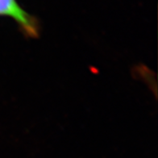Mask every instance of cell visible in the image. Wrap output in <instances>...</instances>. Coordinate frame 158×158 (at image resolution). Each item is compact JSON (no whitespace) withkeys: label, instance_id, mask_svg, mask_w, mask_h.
<instances>
[{"label":"cell","instance_id":"obj_1","mask_svg":"<svg viewBox=\"0 0 158 158\" xmlns=\"http://www.w3.org/2000/svg\"><path fill=\"white\" fill-rule=\"evenodd\" d=\"M0 17L12 19L27 39H37L40 35L41 23L39 18L24 10L17 0H0Z\"/></svg>","mask_w":158,"mask_h":158}]
</instances>
